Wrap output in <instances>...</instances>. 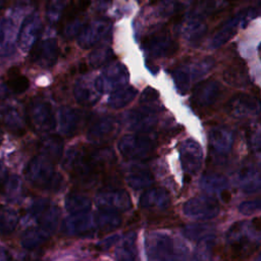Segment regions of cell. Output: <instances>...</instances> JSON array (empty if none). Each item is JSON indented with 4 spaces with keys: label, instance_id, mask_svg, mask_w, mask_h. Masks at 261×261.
Listing matches in <instances>:
<instances>
[{
    "label": "cell",
    "instance_id": "cb8c5ba5",
    "mask_svg": "<svg viewBox=\"0 0 261 261\" xmlns=\"http://www.w3.org/2000/svg\"><path fill=\"white\" fill-rule=\"evenodd\" d=\"M4 3H5V0H0V8H2Z\"/></svg>",
    "mask_w": 261,
    "mask_h": 261
},
{
    "label": "cell",
    "instance_id": "5b68a950",
    "mask_svg": "<svg viewBox=\"0 0 261 261\" xmlns=\"http://www.w3.org/2000/svg\"><path fill=\"white\" fill-rule=\"evenodd\" d=\"M179 159L185 174L188 177L196 175L203 164V150L201 145L193 139L185 140L179 145Z\"/></svg>",
    "mask_w": 261,
    "mask_h": 261
},
{
    "label": "cell",
    "instance_id": "ba28073f",
    "mask_svg": "<svg viewBox=\"0 0 261 261\" xmlns=\"http://www.w3.org/2000/svg\"><path fill=\"white\" fill-rule=\"evenodd\" d=\"M220 84L215 80L200 82L192 93V102L199 107H207L216 102L220 95Z\"/></svg>",
    "mask_w": 261,
    "mask_h": 261
},
{
    "label": "cell",
    "instance_id": "d6986e66",
    "mask_svg": "<svg viewBox=\"0 0 261 261\" xmlns=\"http://www.w3.org/2000/svg\"><path fill=\"white\" fill-rule=\"evenodd\" d=\"M239 211L244 215H252L261 212V199L242 202L239 206Z\"/></svg>",
    "mask_w": 261,
    "mask_h": 261
},
{
    "label": "cell",
    "instance_id": "603a6c76",
    "mask_svg": "<svg viewBox=\"0 0 261 261\" xmlns=\"http://www.w3.org/2000/svg\"><path fill=\"white\" fill-rule=\"evenodd\" d=\"M80 71H81V72H85V71H87V65H86V64H84V63H82V64H81V66H80Z\"/></svg>",
    "mask_w": 261,
    "mask_h": 261
},
{
    "label": "cell",
    "instance_id": "9a60e30c",
    "mask_svg": "<svg viewBox=\"0 0 261 261\" xmlns=\"http://www.w3.org/2000/svg\"><path fill=\"white\" fill-rule=\"evenodd\" d=\"M6 86L15 94H20L27 91L30 86V81L27 76L21 74L18 67H10L4 77Z\"/></svg>",
    "mask_w": 261,
    "mask_h": 261
},
{
    "label": "cell",
    "instance_id": "7402d4cb",
    "mask_svg": "<svg viewBox=\"0 0 261 261\" xmlns=\"http://www.w3.org/2000/svg\"><path fill=\"white\" fill-rule=\"evenodd\" d=\"M99 5H108L107 3L110 2V0H97Z\"/></svg>",
    "mask_w": 261,
    "mask_h": 261
},
{
    "label": "cell",
    "instance_id": "d4e9b609",
    "mask_svg": "<svg viewBox=\"0 0 261 261\" xmlns=\"http://www.w3.org/2000/svg\"><path fill=\"white\" fill-rule=\"evenodd\" d=\"M256 259H257V260H261V252H260L259 255L256 257Z\"/></svg>",
    "mask_w": 261,
    "mask_h": 261
},
{
    "label": "cell",
    "instance_id": "30bf717a",
    "mask_svg": "<svg viewBox=\"0 0 261 261\" xmlns=\"http://www.w3.org/2000/svg\"><path fill=\"white\" fill-rule=\"evenodd\" d=\"M145 45L153 54L159 56L171 55L177 49V44L165 31L155 33L148 37L145 41Z\"/></svg>",
    "mask_w": 261,
    "mask_h": 261
},
{
    "label": "cell",
    "instance_id": "e0dca14e",
    "mask_svg": "<svg viewBox=\"0 0 261 261\" xmlns=\"http://www.w3.org/2000/svg\"><path fill=\"white\" fill-rule=\"evenodd\" d=\"M228 182L226 177L220 174L211 173L204 175L200 180V188L207 193H221L226 190Z\"/></svg>",
    "mask_w": 261,
    "mask_h": 261
},
{
    "label": "cell",
    "instance_id": "277c9868",
    "mask_svg": "<svg viewBox=\"0 0 261 261\" xmlns=\"http://www.w3.org/2000/svg\"><path fill=\"white\" fill-rule=\"evenodd\" d=\"M182 210L185 215L192 219L208 220L216 217L220 209L214 198L209 196H197L188 200Z\"/></svg>",
    "mask_w": 261,
    "mask_h": 261
},
{
    "label": "cell",
    "instance_id": "7c38bea8",
    "mask_svg": "<svg viewBox=\"0 0 261 261\" xmlns=\"http://www.w3.org/2000/svg\"><path fill=\"white\" fill-rule=\"evenodd\" d=\"M239 186L246 194L261 192V168L249 166L239 173Z\"/></svg>",
    "mask_w": 261,
    "mask_h": 261
},
{
    "label": "cell",
    "instance_id": "4fadbf2b",
    "mask_svg": "<svg viewBox=\"0 0 261 261\" xmlns=\"http://www.w3.org/2000/svg\"><path fill=\"white\" fill-rule=\"evenodd\" d=\"M186 238L193 242H211L215 237V226L208 223H193L186 225L182 229Z\"/></svg>",
    "mask_w": 261,
    "mask_h": 261
},
{
    "label": "cell",
    "instance_id": "ac0fdd59",
    "mask_svg": "<svg viewBox=\"0 0 261 261\" xmlns=\"http://www.w3.org/2000/svg\"><path fill=\"white\" fill-rule=\"evenodd\" d=\"M66 6V0H47L46 3V16L50 22L60 20L61 15Z\"/></svg>",
    "mask_w": 261,
    "mask_h": 261
},
{
    "label": "cell",
    "instance_id": "8992f818",
    "mask_svg": "<svg viewBox=\"0 0 261 261\" xmlns=\"http://www.w3.org/2000/svg\"><path fill=\"white\" fill-rule=\"evenodd\" d=\"M227 112L236 118H245L257 115L261 111V102L246 93L236 94L226 105Z\"/></svg>",
    "mask_w": 261,
    "mask_h": 261
},
{
    "label": "cell",
    "instance_id": "6da1fadb",
    "mask_svg": "<svg viewBox=\"0 0 261 261\" xmlns=\"http://www.w3.org/2000/svg\"><path fill=\"white\" fill-rule=\"evenodd\" d=\"M226 241L233 257H246L261 244V229L253 221H238L228 228Z\"/></svg>",
    "mask_w": 261,
    "mask_h": 261
},
{
    "label": "cell",
    "instance_id": "3957f363",
    "mask_svg": "<svg viewBox=\"0 0 261 261\" xmlns=\"http://www.w3.org/2000/svg\"><path fill=\"white\" fill-rule=\"evenodd\" d=\"M256 13L257 11L255 8L248 7L227 18L214 34L210 44L211 48L217 49L227 43L237 34L239 28L245 25V23L252 19Z\"/></svg>",
    "mask_w": 261,
    "mask_h": 261
},
{
    "label": "cell",
    "instance_id": "8fae6325",
    "mask_svg": "<svg viewBox=\"0 0 261 261\" xmlns=\"http://www.w3.org/2000/svg\"><path fill=\"white\" fill-rule=\"evenodd\" d=\"M229 0H196L188 17H194L199 19H205L215 13L220 12L228 5Z\"/></svg>",
    "mask_w": 261,
    "mask_h": 261
},
{
    "label": "cell",
    "instance_id": "ffe728a7",
    "mask_svg": "<svg viewBox=\"0 0 261 261\" xmlns=\"http://www.w3.org/2000/svg\"><path fill=\"white\" fill-rule=\"evenodd\" d=\"M252 149L258 155H261V134L256 135L252 139Z\"/></svg>",
    "mask_w": 261,
    "mask_h": 261
},
{
    "label": "cell",
    "instance_id": "7a4b0ae2",
    "mask_svg": "<svg viewBox=\"0 0 261 261\" xmlns=\"http://www.w3.org/2000/svg\"><path fill=\"white\" fill-rule=\"evenodd\" d=\"M213 66L214 60L211 57L187 61L177 66L172 71V77L177 91L180 94H186L191 85L203 79Z\"/></svg>",
    "mask_w": 261,
    "mask_h": 261
},
{
    "label": "cell",
    "instance_id": "52a82bcc",
    "mask_svg": "<svg viewBox=\"0 0 261 261\" xmlns=\"http://www.w3.org/2000/svg\"><path fill=\"white\" fill-rule=\"evenodd\" d=\"M90 5L91 0H69L59 20L60 33L71 36V28L81 21Z\"/></svg>",
    "mask_w": 261,
    "mask_h": 261
},
{
    "label": "cell",
    "instance_id": "4316f807",
    "mask_svg": "<svg viewBox=\"0 0 261 261\" xmlns=\"http://www.w3.org/2000/svg\"><path fill=\"white\" fill-rule=\"evenodd\" d=\"M260 49H261V46H260Z\"/></svg>",
    "mask_w": 261,
    "mask_h": 261
},
{
    "label": "cell",
    "instance_id": "9c48e42d",
    "mask_svg": "<svg viewBox=\"0 0 261 261\" xmlns=\"http://www.w3.org/2000/svg\"><path fill=\"white\" fill-rule=\"evenodd\" d=\"M208 139L211 148L220 155L229 153L233 144L232 132L223 125H216L210 128Z\"/></svg>",
    "mask_w": 261,
    "mask_h": 261
},
{
    "label": "cell",
    "instance_id": "2e32d148",
    "mask_svg": "<svg viewBox=\"0 0 261 261\" xmlns=\"http://www.w3.org/2000/svg\"><path fill=\"white\" fill-rule=\"evenodd\" d=\"M224 81L232 87H245L250 83L247 70L243 65H233L228 67L223 72Z\"/></svg>",
    "mask_w": 261,
    "mask_h": 261
},
{
    "label": "cell",
    "instance_id": "5bb4252c",
    "mask_svg": "<svg viewBox=\"0 0 261 261\" xmlns=\"http://www.w3.org/2000/svg\"><path fill=\"white\" fill-rule=\"evenodd\" d=\"M206 32L207 25L204 20L194 17H188L181 29L184 38L192 45H197L203 39Z\"/></svg>",
    "mask_w": 261,
    "mask_h": 261
},
{
    "label": "cell",
    "instance_id": "484cf974",
    "mask_svg": "<svg viewBox=\"0 0 261 261\" xmlns=\"http://www.w3.org/2000/svg\"><path fill=\"white\" fill-rule=\"evenodd\" d=\"M162 1H164V2L168 3V2H172V1H174V0H162Z\"/></svg>",
    "mask_w": 261,
    "mask_h": 261
},
{
    "label": "cell",
    "instance_id": "44dd1931",
    "mask_svg": "<svg viewBox=\"0 0 261 261\" xmlns=\"http://www.w3.org/2000/svg\"><path fill=\"white\" fill-rule=\"evenodd\" d=\"M219 195H220L221 200H222L224 203H228V202L230 201V199H231V194H230V192L228 191V189L222 191Z\"/></svg>",
    "mask_w": 261,
    "mask_h": 261
}]
</instances>
